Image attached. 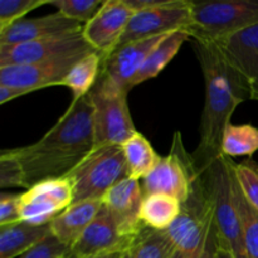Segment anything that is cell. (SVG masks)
Wrapping results in <instances>:
<instances>
[{
	"label": "cell",
	"mask_w": 258,
	"mask_h": 258,
	"mask_svg": "<svg viewBox=\"0 0 258 258\" xmlns=\"http://www.w3.org/2000/svg\"><path fill=\"white\" fill-rule=\"evenodd\" d=\"M93 148L92 106L87 95L71 101L64 115L37 143L10 150L22 165L29 189L40 181L67 176Z\"/></svg>",
	"instance_id": "cell-1"
},
{
	"label": "cell",
	"mask_w": 258,
	"mask_h": 258,
	"mask_svg": "<svg viewBox=\"0 0 258 258\" xmlns=\"http://www.w3.org/2000/svg\"><path fill=\"white\" fill-rule=\"evenodd\" d=\"M190 40L206 83V98L199 127V144L193 155L199 171L214 163L222 154L224 131L236 108L249 98L238 73L229 66L213 42Z\"/></svg>",
	"instance_id": "cell-2"
},
{
	"label": "cell",
	"mask_w": 258,
	"mask_h": 258,
	"mask_svg": "<svg viewBox=\"0 0 258 258\" xmlns=\"http://www.w3.org/2000/svg\"><path fill=\"white\" fill-rule=\"evenodd\" d=\"M165 232L184 258H214L219 248L214 223V207L209 188L201 173L178 218Z\"/></svg>",
	"instance_id": "cell-3"
},
{
	"label": "cell",
	"mask_w": 258,
	"mask_h": 258,
	"mask_svg": "<svg viewBox=\"0 0 258 258\" xmlns=\"http://www.w3.org/2000/svg\"><path fill=\"white\" fill-rule=\"evenodd\" d=\"M128 91L116 85L101 71L97 82L88 93L92 106L95 148L122 145L138 133L127 103Z\"/></svg>",
	"instance_id": "cell-4"
},
{
	"label": "cell",
	"mask_w": 258,
	"mask_h": 258,
	"mask_svg": "<svg viewBox=\"0 0 258 258\" xmlns=\"http://www.w3.org/2000/svg\"><path fill=\"white\" fill-rule=\"evenodd\" d=\"M73 189V203L102 201L120 181L130 178L121 145H103L93 150L68 174Z\"/></svg>",
	"instance_id": "cell-5"
},
{
	"label": "cell",
	"mask_w": 258,
	"mask_h": 258,
	"mask_svg": "<svg viewBox=\"0 0 258 258\" xmlns=\"http://www.w3.org/2000/svg\"><path fill=\"white\" fill-rule=\"evenodd\" d=\"M258 24V0L191 2L190 39L218 42Z\"/></svg>",
	"instance_id": "cell-6"
},
{
	"label": "cell",
	"mask_w": 258,
	"mask_h": 258,
	"mask_svg": "<svg viewBox=\"0 0 258 258\" xmlns=\"http://www.w3.org/2000/svg\"><path fill=\"white\" fill-rule=\"evenodd\" d=\"M231 160V158L222 155L201 173L206 179L213 202L219 247L229 251L236 258H247L241 218L232 191Z\"/></svg>",
	"instance_id": "cell-7"
},
{
	"label": "cell",
	"mask_w": 258,
	"mask_h": 258,
	"mask_svg": "<svg viewBox=\"0 0 258 258\" xmlns=\"http://www.w3.org/2000/svg\"><path fill=\"white\" fill-rule=\"evenodd\" d=\"M199 178L201 171L197 169L193 155L186 151L180 131H176L170 153L160 156L153 171L141 179V188L144 197L165 194L183 204L188 201Z\"/></svg>",
	"instance_id": "cell-8"
},
{
	"label": "cell",
	"mask_w": 258,
	"mask_h": 258,
	"mask_svg": "<svg viewBox=\"0 0 258 258\" xmlns=\"http://www.w3.org/2000/svg\"><path fill=\"white\" fill-rule=\"evenodd\" d=\"M82 57L0 67V105L42 88L62 86L71 68Z\"/></svg>",
	"instance_id": "cell-9"
},
{
	"label": "cell",
	"mask_w": 258,
	"mask_h": 258,
	"mask_svg": "<svg viewBox=\"0 0 258 258\" xmlns=\"http://www.w3.org/2000/svg\"><path fill=\"white\" fill-rule=\"evenodd\" d=\"M96 52L82 32L15 45H0V67L49 62Z\"/></svg>",
	"instance_id": "cell-10"
},
{
	"label": "cell",
	"mask_w": 258,
	"mask_h": 258,
	"mask_svg": "<svg viewBox=\"0 0 258 258\" xmlns=\"http://www.w3.org/2000/svg\"><path fill=\"white\" fill-rule=\"evenodd\" d=\"M190 25V0H169L168 4L161 8L134 13L117 48L136 40L170 34L178 30L188 33Z\"/></svg>",
	"instance_id": "cell-11"
},
{
	"label": "cell",
	"mask_w": 258,
	"mask_h": 258,
	"mask_svg": "<svg viewBox=\"0 0 258 258\" xmlns=\"http://www.w3.org/2000/svg\"><path fill=\"white\" fill-rule=\"evenodd\" d=\"M72 203L73 189L67 178L40 181L19 196L20 219L34 226L48 224Z\"/></svg>",
	"instance_id": "cell-12"
},
{
	"label": "cell",
	"mask_w": 258,
	"mask_h": 258,
	"mask_svg": "<svg viewBox=\"0 0 258 258\" xmlns=\"http://www.w3.org/2000/svg\"><path fill=\"white\" fill-rule=\"evenodd\" d=\"M134 13L126 0H105L83 27V37L96 52L106 57L117 48Z\"/></svg>",
	"instance_id": "cell-13"
},
{
	"label": "cell",
	"mask_w": 258,
	"mask_h": 258,
	"mask_svg": "<svg viewBox=\"0 0 258 258\" xmlns=\"http://www.w3.org/2000/svg\"><path fill=\"white\" fill-rule=\"evenodd\" d=\"M216 44L244 82L249 100L258 101V24L218 40Z\"/></svg>",
	"instance_id": "cell-14"
},
{
	"label": "cell",
	"mask_w": 258,
	"mask_h": 258,
	"mask_svg": "<svg viewBox=\"0 0 258 258\" xmlns=\"http://www.w3.org/2000/svg\"><path fill=\"white\" fill-rule=\"evenodd\" d=\"M144 193L140 180L127 178L111 188L102 198V204L115 221L121 236L134 243L144 224L140 208Z\"/></svg>",
	"instance_id": "cell-15"
},
{
	"label": "cell",
	"mask_w": 258,
	"mask_h": 258,
	"mask_svg": "<svg viewBox=\"0 0 258 258\" xmlns=\"http://www.w3.org/2000/svg\"><path fill=\"white\" fill-rule=\"evenodd\" d=\"M133 242L121 236L115 221L103 207L78 241L71 247V258H88L108 253H127Z\"/></svg>",
	"instance_id": "cell-16"
},
{
	"label": "cell",
	"mask_w": 258,
	"mask_h": 258,
	"mask_svg": "<svg viewBox=\"0 0 258 258\" xmlns=\"http://www.w3.org/2000/svg\"><path fill=\"white\" fill-rule=\"evenodd\" d=\"M83 27V24L58 12L32 19L24 18L0 30V45H15L75 34L82 32Z\"/></svg>",
	"instance_id": "cell-17"
},
{
	"label": "cell",
	"mask_w": 258,
	"mask_h": 258,
	"mask_svg": "<svg viewBox=\"0 0 258 258\" xmlns=\"http://www.w3.org/2000/svg\"><path fill=\"white\" fill-rule=\"evenodd\" d=\"M170 34L136 40L116 48L113 52L103 57L102 72L116 85L130 92L133 90L131 83L145 60L153 50Z\"/></svg>",
	"instance_id": "cell-18"
},
{
	"label": "cell",
	"mask_w": 258,
	"mask_h": 258,
	"mask_svg": "<svg viewBox=\"0 0 258 258\" xmlns=\"http://www.w3.org/2000/svg\"><path fill=\"white\" fill-rule=\"evenodd\" d=\"M101 208L102 201L72 203L50 222L52 234L58 241L71 248L87 229V227L92 223Z\"/></svg>",
	"instance_id": "cell-19"
},
{
	"label": "cell",
	"mask_w": 258,
	"mask_h": 258,
	"mask_svg": "<svg viewBox=\"0 0 258 258\" xmlns=\"http://www.w3.org/2000/svg\"><path fill=\"white\" fill-rule=\"evenodd\" d=\"M49 236H52L50 223L34 226L20 221L0 226V258L20 257Z\"/></svg>",
	"instance_id": "cell-20"
},
{
	"label": "cell",
	"mask_w": 258,
	"mask_h": 258,
	"mask_svg": "<svg viewBox=\"0 0 258 258\" xmlns=\"http://www.w3.org/2000/svg\"><path fill=\"white\" fill-rule=\"evenodd\" d=\"M181 212V203L165 194L145 196L140 208V221L144 226L156 231H166Z\"/></svg>",
	"instance_id": "cell-21"
},
{
	"label": "cell",
	"mask_w": 258,
	"mask_h": 258,
	"mask_svg": "<svg viewBox=\"0 0 258 258\" xmlns=\"http://www.w3.org/2000/svg\"><path fill=\"white\" fill-rule=\"evenodd\" d=\"M189 39H190V37L185 30H178V32L171 33L169 37H166L149 55L143 67L140 68L138 75L134 78L131 87L134 88L135 86L140 85V83L145 82L150 78L156 77L174 59L181 45Z\"/></svg>",
	"instance_id": "cell-22"
},
{
	"label": "cell",
	"mask_w": 258,
	"mask_h": 258,
	"mask_svg": "<svg viewBox=\"0 0 258 258\" xmlns=\"http://www.w3.org/2000/svg\"><path fill=\"white\" fill-rule=\"evenodd\" d=\"M103 55L98 52L85 55L75 63L62 86L72 91V101L80 100L90 93L102 71Z\"/></svg>",
	"instance_id": "cell-23"
},
{
	"label": "cell",
	"mask_w": 258,
	"mask_h": 258,
	"mask_svg": "<svg viewBox=\"0 0 258 258\" xmlns=\"http://www.w3.org/2000/svg\"><path fill=\"white\" fill-rule=\"evenodd\" d=\"M121 146L127 163L128 175L136 180H141L150 174L160 160V156L156 154L148 139L139 131Z\"/></svg>",
	"instance_id": "cell-24"
},
{
	"label": "cell",
	"mask_w": 258,
	"mask_h": 258,
	"mask_svg": "<svg viewBox=\"0 0 258 258\" xmlns=\"http://www.w3.org/2000/svg\"><path fill=\"white\" fill-rule=\"evenodd\" d=\"M127 253L131 258H173L176 247L164 231L144 226Z\"/></svg>",
	"instance_id": "cell-25"
},
{
	"label": "cell",
	"mask_w": 258,
	"mask_h": 258,
	"mask_svg": "<svg viewBox=\"0 0 258 258\" xmlns=\"http://www.w3.org/2000/svg\"><path fill=\"white\" fill-rule=\"evenodd\" d=\"M232 163V160H231ZM232 169V165H231ZM232 191L241 218L247 258H258V211L247 202L232 171Z\"/></svg>",
	"instance_id": "cell-26"
},
{
	"label": "cell",
	"mask_w": 258,
	"mask_h": 258,
	"mask_svg": "<svg viewBox=\"0 0 258 258\" xmlns=\"http://www.w3.org/2000/svg\"><path fill=\"white\" fill-rule=\"evenodd\" d=\"M258 151V128L253 125L227 126L222 141V154L227 158L252 156Z\"/></svg>",
	"instance_id": "cell-27"
},
{
	"label": "cell",
	"mask_w": 258,
	"mask_h": 258,
	"mask_svg": "<svg viewBox=\"0 0 258 258\" xmlns=\"http://www.w3.org/2000/svg\"><path fill=\"white\" fill-rule=\"evenodd\" d=\"M105 0H48L58 13L81 24H87L96 15Z\"/></svg>",
	"instance_id": "cell-28"
},
{
	"label": "cell",
	"mask_w": 258,
	"mask_h": 258,
	"mask_svg": "<svg viewBox=\"0 0 258 258\" xmlns=\"http://www.w3.org/2000/svg\"><path fill=\"white\" fill-rule=\"evenodd\" d=\"M232 171L244 198L258 211V164L252 159L236 164L232 160Z\"/></svg>",
	"instance_id": "cell-29"
},
{
	"label": "cell",
	"mask_w": 258,
	"mask_h": 258,
	"mask_svg": "<svg viewBox=\"0 0 258 258\" xmlns=\"http://www.w3.org/2000/svg\"><path fill=\"white\" fill-rule=\"evenodd\" d=\"M48 0H2L0 2V30L14 24L37 8L47 5Z\"/></svg>",
	"instance_id": "cell-30"
},
{
	"label": "cell",
	"mask_w": 258,
	"mask_h": 258,
	"mask_svg": "<svg viewBox=\"0 0 258 258\" xmlns=\"http://www.w3.org/2000/svg\"><path fill=\"white\" fill-rule=\"evenodd\" d=\"M0 186L27 189L24 171L18 159L13 155L12 150H3L0 154Z\"/></svg>",
	"instance_id": "cell-31"
},
{
	"label": "cell",
	"mask_w": 258,
	"mask_h": 258,
	"mask_svg": "<svg viewBox=\"0 0 258 258\" xmlns=\"http://www.w3.org/2000/svg\"><path fill=\"white\" fill-rule=\"evenodd\" d=\"M70 251V247L58 241L52 234L19 258H66Z\"/></svg>",
	"instance_id": "cell-32"
},
{
	"label": "cell",
	"mask_w": 258,
	"mask_h": 258,
	"mask_svg": "<svg viewBox=\"0 0 258 258\" xmlns=\"http://www.w3.org/2000/svg\"><path fill=\"white\" fill-rule=\"evenodd\" d=\"M19 196L3 191L0 196V226H8L20 222Z\"/></svg>",
	"instance_id": "cell-33"
},
{
	"label": "cell",
	"mask_w": 258,
	"mask_h": 258,
	"mask_svg": "<svg viewBox=\"0 0 258 258\" xmlns=\"http://www.w3.org/2000/svg\"><path fill=\"white\" fill-rule=\"evenodd\" d=\"M214 258H236V257H234L229 251H227V249L221 248V247H219V248L217 249Z\"/></svg>",
	"instance_id": "cell-34"
},
{
	"label": "cell",
	"mask_w": 258,
	"mask_h": 258,
	"mask_svg": "<svg viewBox=\"0 0 258 258\" xmlns=\"http://www.w3.org/2000/svg\"><path fill=\"white\" fill-rule=\"evenodd\" d=\"M126 253H121V252H117V253H108V254H101V256H95V257H88V258H123Z\"/></svg>",
	"instance_id": "cell-35"
},
{
	"label": "cell",
	"mask_w": 258,
	"mask_h": 258,
	"mask_svg": "<svg viewBox=\"0 0 258 258\" xmlns=\"http://www.w3.org/2000/svg\"><path fill=\"white\" fill-rule=\"evenodd\" d=\"M173 258H184V257H183V254L180 253V252H178V251H176V253L174 254Z\"/></svg>",
	"instance_id": "cell-36"
},
{
	"label": "cell",
	"mask_w": 258,
	"mask_h": 258,
	"mask_svg": "<svg viewBox=\"0 0 258 258\" xmlns=\"http://www.w3.org/2000/svg\"><path fill=\"white\" fill-rule=\"evenodd\" d=\"M123 258H131V257H130V254H128V253H126L125 256H123Z\"/></svg>",
	"instance_id": "cell-37"
},
{
	"label": "cell",
	"mask_w": 258,
	"mask_h": 258,
	"mask_svg": "<svg viewBox=\"0 0 258 258\" xmlns=\"http://www.w3.org/2000/svg\"><path fill=\"white\" fill-rule=\"evenodd\" d=\"M66 258H71V257H70V254H68V256H67V257H66Z\"/></svg>",
	"instance_id": "cell-38"
}]
</instances>
